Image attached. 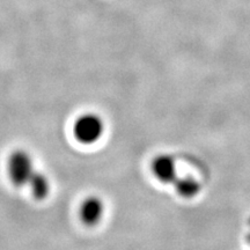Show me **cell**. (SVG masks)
<instances>
[{"label": "cell", "mask_w": 250, "mask_h": 250, "mask_svg": "<svg viewBox=\"0 0 250 250\" xmlns=\"http://www.w3.org/2000/svg\"><path fill=\"white\" fill-rule=\"evenodd\" d=\"M27 186L30 188V191L33 193L34 198H36L37 201L45 199L49 196L50 189H51V183H50L49 177L39 170H35V173L30 177Z\"/></svg>", "instance_id": "cell-5"}, {"label": "cell", "mask_w": 250, "mask_h": 250, "mask_svg": "<svg viewBox=\"0 0 250 250\" xmlns=\"http://www.w3.org/2000/svg\"><path fill=\"white\" fill-rule=\"evenodd\" d=\"M104 215V203L98 196H88L81 202L79 217L85 226L94 227L100 224Z\"/></svg>", "instance_id": "cell-3"}, {"label": "cell", "mask_w": 250, "mask_h": 250, "mask_svg": "<svg viewBox=\"0 0 250 250\" xmlns=\"http://www.w3.org/2000/svg\"><path fill=\"white\" fill-rule=\"evenodd\" d=\"M7 173L15 187H24L35 173L34 159L26 149H15L7 160Z\"/></svg>", "instance_id": "cell-1"}, {"label": "cell", "mask_w": 250, "mask_h": 250, "mask_svg": "<svg viewBox=\"0 0 250 250\" xmlns=\"http://www.w3.org/2000/svg\"><path fill=\"white\" fill-rule=\"evenodd\" d=\"M152 173L156 180L162 183H171L176 181V165L174 159L167 154L155 156L152 161Z\"/></svg>", "instance_id": "cell-4"}, {"label": "cell", "mask_w": 250, "mask_h": 250, "mask_svg": "<svg viewBox=\"0 0 250 250\" xmlns=\"http://www.w3.org/2000/svg\"><path fill=\"white\" fill-rule=\"evenodd\" d=\"M175 190L180 197L190 199L196 197L201 191V184L191 177H184V179L175 181Z\"/></svg>", "instance_id": "cell-6"}, {"label": "cell", "mask_w": 250, "mask_h": 250, "mask_svg": "<svg viewBox=\"0 0 250 250\" xmlns=\"http://www.w3.org/2000/svg\"><path fill=\"white\" fill-rule=\"evenodd\" d=\"M104 122L98 114L86 112L80 115L73 124V136L83 145H93L102 138Z\"/></svg>", "instance_id": "cell-2"}]
</instances>
